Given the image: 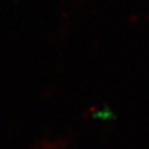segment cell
Segmentation results:
<instances>
[{
	"mask_svg": "<svg viewBox=\"0 0 149 149\" xmlns=\"http://www.w3.org/2000/svg\"><path fill=\"white\" fill-rule=\"evenodd\" d=\"M45 147H49L46 149H63V147L66 146L65 141L62 140H55V141H45L41 143Z\"/></svg>",
	"mask_w": 149,
	"mask_h": 149,
	"instance_id": "1",
	"label": "cell"
}]
</instances>
